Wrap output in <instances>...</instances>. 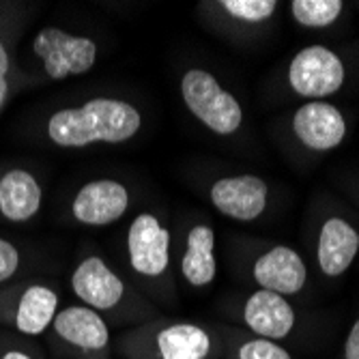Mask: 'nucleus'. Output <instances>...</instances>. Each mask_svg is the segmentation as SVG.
<instances>
[{
	"mask_svg": "<svg viewBox=\"0 0 359 359\" xmlns=\"http://www.w3.org/2000/svg\"><path fill=\"white\" fill-rule=\"evenodd\" d=\"M118 359H217L222 357L219 327L191 318L157 316L114 336Z\"/></svg>",
	"mask_w": 359,
	"mask_h": 359,
	"instance_id": "4",
	"label": "nucleus"
},
{
	"mask_svg": "<svg viewBox=\"0 0 359 359\" xmlns=\"http://www.w3.org/2000/svg\"><path fill=\"white\" fill-rule=\"evenodd\" d=\"M288 13L302 28L325 30L342 18L344 3L342 0H292L288 3Z\"/></svg>",
	"mask_w": 359,
	"mask_h": 359,
	"instance_id": "21",
	"label": "nucleus"
},
{
	"mask_svg": "<svg viewBox=\"0 0 359 359\" xmlns=\"http://www.w3.org/2000/svg\"><path fill=\"white\" fill-rule=\"evenodd\" d=\"M46 203L41 179L22 164L0 161V222L13 226L39 217Z\"/></svg>",
	"mask_w": 359,
	"mask_h": 359,
	"instance_id": "17",
	"label": "nucleus"
},
{
	"mask_svg": "<svg viewBox=\"0 0 359 359\" xmlns=\"http://www.w3.org/2000/svg\"><path fill=\"white\" fill-rule=\"evenodd\" d=\"M26 269V252L20 243L0 235V288L15 282Z\"/></svg>",
	"mask_w": 359,
	"mask_h": 359,
	"instance_id": "22",
	"label": "nucleus"
},
{
	"mask_svg": "<svg viewBox=\"0 0 359 359\" xmlns=\"http://www.w3.org/2000/svg\"><path fill=\"white\" fill-rule=\"evenodd\" d=\"M359 254V231L344 215H327L316 233L314 258L323 278L338 280L353 267Z\"/></svg>",
	"mask_w": 359,
	"mask_h": 359,
	"instance_id": "18",
	"label": "nucleus"
},
{
	"mask_svg": "<svg viewBox=\"0 0 359 359\" xmlns=\"http://www.w3.org/2000/svg\"><path fill=\"white\" fill-rule=\"evenodd\" d=\"M0 359H46L43 351L32 342L9 330L0 332Z\"/></svg>",
	"mask_w": 359,
	"mask_h": 359,
	"instance_id": "23",
	"label": "nucleus"
},
{
	"mask_svg": "<svg viewBox=\"0 0 359 359\" xmlns=\"http://www.w3.org/2000/svg\"><path fill=\"white\" fill-rule=\"evenodd\" d=\"M276 0H217L201 3L198 13L205 18V26L217 30H252L265 26L278 11Z\"/></svg>",
	"mask_w": 359,
	"mask_h": 359,
	"instance_id": "19",
	"label": "nucleus"
},
{
	"mask_svg": "<svg viewBox=\"0 0 359 359\" xmlns=\"http://www.w3.org/2000/svg\"><path fill=\"white\" fill-rule=\"evenodd\" d=\"M60 286L48 278H22L0 288V325L24 338L46 336L60 310Z\"/></svg>",
	"mask_w": 359,
	"mask_h": 359,
	"instance_id": "7",
	"label": "nucleus"
},
{
	"mask_svg": "<svg viewBox=\"0 0 359 359\" xmlns=\"http://www.w3.org/2000/svg\"><path fill=\"white\" fill-rule=\"evenodd\" d=\"M215 248V228L209 222L196 219L183 228L177 252V273L187 290L203 292L215 284L219 271Z\"/></svg>",
	"mask_w": 359,
	"mask_h": 359,
	"instance_id": "14",
	"label": "nucleus"
},
{
	"mask_svg": "<svg viewBox=\"0 0 359 359\" xmlns=\"http://www.w3.org/2000/svg\"><path fill=\"white\" fill-rule=\"evenodd\" d=\"M134 189L116 177H95L84 181L74 194L67 215L84 228H106L132 211Z\"/></svg>",
	"mask_w": 359,
	"mask_h": 359,
	"instance_id": "10",
	"label": "nucleus"
},
{
	"mask_svg": "<svg viewBox=\"0 0 359 359\" xmlns=\"http://www.w3.org/2000/svg\"><path fill=\"white\" fill-rule=\"evenodd\" d=\"M144 127V112L134 102L112 95H97L72 106L52 110L41 123L48 147L82 151L97 144L116 147L134 140Z\"/></svg>",
	"mask_w": 359,
	"mask_h": 359,
	"instance_id": "1",
	"label": "nucleus"
},
{
	"mask_svg": "<svg viewBox=\"0 0 359 359\" xmlns=\"http://www.w3.org/2000/svg\"><path fill=\"white\" fill-rule=\"evenodd\" d=\"M125 263L142 295L161 308L177 306V254L166 217L142 209L125 228Z\"/></svg>",
	"mask_w": 359,
	"mask_h": 359,
	"instance_id": "2",
	"label": "nucleus"
},
{
	"mask_svg": "<svg viewBox=\"0 0 359 359\" xmlns=\"http://www.w3.org/2000/svg\"><path fill=\"white\" fill-rule=\"evenodd\" d=\"M346 82V62L330 46H306L288 60L286 84L304 102H330Z\"/></svg>",
	"mask_w": 359,
	"mask_h": 359,
	"instance_id": "9",
	"label": "nucleus"
},
{
	"mask_svg": "<svg viewBox=\"0 0 359 359\" xmlns=\"http://www.w3.org/2000/svg\"><path fill=\"white\" fill-rule=\"evenodd\" d=\"M46 338L50 348L65 359H114L110 323L82 304L60 306Z\"/></svg>",
	"mask_w": 359,
	"mask_h": 359,
	"instance_id": "8",
	"label": "nucleus"
},
{
	"mask_svg": "<svg viewBox=\"0 0 359 359\" xmlns=\"http://www.w3.org/2000/svg\"><path fill=\"white\" fill-rule=\"evenodd\" d=\"M222 334V357L228 359H295L284 344L252 336L241 330L219 327Z\"/></svg>",
	"mask_w": 359,
	"mask_h": 359,
	"instance_id": "20",
	"label": "nucleus"
},
{
	"mask_svg": "<svg viewBox=\"0 0 359 359\" xmlns=\"http://www.w3.org/2000/svg\"><path fill=\"white\" fill-rule=\"evenodd\" d=\"M207 201L222 217L250 224L263 217L269 209L271 187L260 175H222L209 183Z\"/></svg>",
	"mask_w": 359,
	"mask_h": 359,
	"instance_id": "11",
	"label": "nucleus"
},
{
	"mask_svg": "<svg viewBox=\"0 0 359 359\" xmlns=\"http://www.w3.org/2000/svg\"><path fill=\"white\" fill-rule=\"evenodd\" d=\"M290 134L306 151L327 155L344 144L348 123L332 102H304L290 116Z\"/></svg>",
	"mask_w": 359,
	"mask_h": 359,
	"instance_id": "15",
	"label": "nucleus"
},
{
	"mask_svg": "<svg viewBox=\"0 0 359 359\" xmlns=\"http://www.w3.org/2000/svg\"><path fill=\"white\" fill-rule=\"evenodd\" d=\"M179 100L187 114L217 138H233L243 129L245 110L241 102L205 67L189 65L181 72Z\"/></svg>",
	"mask_w": 359,
	"mask_h": 359,
	"instance_id": "6",
	"label": "nucleus"
},
{
	"mask_svg": "<svg viewBox=\"0 0 359 359\" xmlns=\"http://www.w3.org/2000/svg\"><path fill=\"white\" fill-rule=\"evenodd\" d=\"M69 288L76 304L102 314L110 327L127 330L161 316L159 308L142 295L134 282L118 273L110 260L95 250H84L78 256Z\"/></svg>",
	"mask_w": 359,
	"mask_h": 359,
	"instance_id": "3",
	"label": "nucleus"
},
{
	"mask_svg": "<svg viewBox=\"0 0 359 359\" xmlns=\"http://www.w3.org/2000/svg\"><path fill=\"white\" fill-rule=\"evenodd\" d=\"M237 316L243 325V332L280 344L295 334L299 325V312L295 304L288 297L263 288L248 292L239 302Z\"/></svg>",
	"mask_w": 359,
	"mask_h": 359,
	"instance_id": "12",
	"label": "nucleus"
},
{
	"mask_svg": "<svg viewBox=\"0 0 359 359\" xmlns=\"http://www.w3.org/2000/svg\"><path fill=\"white\" fill-rule=\"evenodd\" d=\"M100 41L60 26H41L28 41V56L39 72L32 76V86L74 80L93 72L100 60Z\"/></svg>",
	"mask_w": 359,
	"mask_h": 359,
	"instance_id": "5",
	"label": "nucleus"
},
{
	"mask_svg": "<svg viewBox=\"0 0 359 359\" xmlns=\"http://www.w3.org/2000/svg\"><path fill=\"white\" fill-rule=\"evenodd\" d=\"M30 13L32 5L0 3V116L15 95L32 86V80L24 72L18 56Z\"/></svg>",
	"mask_w": 359,
	"mask_h": 359,
	"instance_id": "13",
	"label": "nucleus"
},
{
	"mask_svg": "<svg viewBox=\"0 0 359 359\" xmlns=\"http://www.w3.org/2000/svg\"><path fill=\"white\" fill-rule=\"evenodd\" d=\"M342 359H359V316L353 320L342 344Z\"/></svg>",
	"mask_w": 359,
	"mask_h": 359,
	"instance_id": "24",
	"label": "nucleus"
},
{
	"mask_svg": "<svg viewBox=\"0 0 359 359\" xmlns=\"http://www.w3.org/2000/svg\"><path fill=\"white\" fill-rule=\"evenodd\" d=\"M250 278L256 288L278 292L282 297L302 295L308 286V265L304 256L286 243H271L250 263Z\"/></svg>",
	"mask_w": 359,
	"mask_h": 359,
	"instance_id": "16",
	"label": "nucleus"
}]
</instances>
